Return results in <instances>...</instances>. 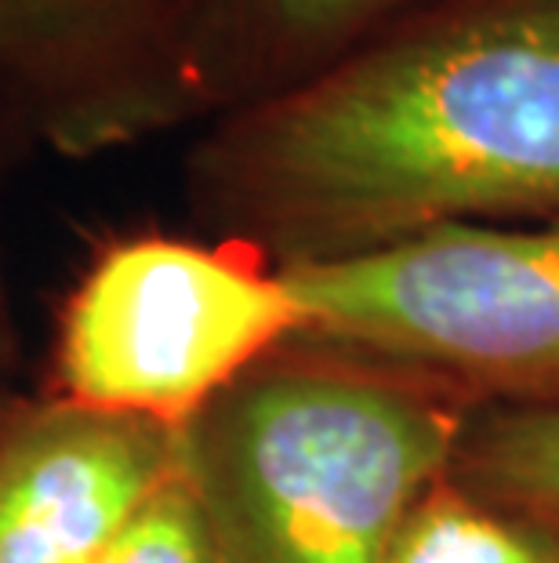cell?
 Wrapping results in <instances>:
<instances>
[{
	"label": "cell",
	"instance_id": "9c48e42d",
	"mask_svg": "<svg viewBox=\"0 0 559 563\" xmlns=\"http://www.w3.org/2000/svg\"><path fill=\"white\" fill-rule=\"evenodd\" d=\"M385 563H559V542L444 476L403 520Z\"/></svg>",
	"mask_w": 559,
	"mask_h": 563
},
{
	"label": "cell",
	"instance_id": "ba28073f",
	"mask_svg": "<svg viewBox=\"0 0 559 563\" xmlns=\"http://www.w3.org/2000/svg\"><path fill=\"white\" fill-rule=\"evenodd\" d=\"M447 476L559 542V411L480 407Z\"/></svg>",
	"mask_w": 559,
	"mask_h": 563
},
{
	"label": "cell",
	"instance_id": "30bf717a",
	"mask_svg": "<svg viewBox=\"0 0 559 563\" xmlns=\"http://www.w3.org/2000/svg\"><path fill=\"white\" fill-rule=\"evenodd\" d=\"M99 563H222L204 501L186 473V459Z\"/></svg>",
	"mask_w": 559,
	"mask_h": 563
},
{
	"label": "cell",
	"instance_id": "3957f363",
	"mask_svg": "<svg viewBox=\"0 0 559 563\" xmlns=\"http://www.w3.org/2000/svg\"><path fill=\"white\" fill-rule=\"evenodd\" d=\"M277 269L309 342L418 371L476 407L559 411V222L444 225Z\"/></svg>",
	"mask_w": 559,
	"mask_h": 563
},
{
	"label": "cell",
	"instance_id": "5b68a950",
	"mask_svg": "<svg viewBox=\"0 0 559 563\" xmlns=\"http://www.w3.org/2000/svg\"><path fill=\"white\" fill-rule=\"evenodd\" d=\"M211 0H0V135L66 157L211 110Z\"/></svg>",
	"mask_w": 559,
	"mask_h": 563
},
{
	"label": "cell",
	"instance_id": "52a82bcc",
	"mask_svg": "<svg viewBox=\"0 0 559 563\" xmlns=\"http://www.w3.org/2000/svg\"><path fill=\"white\" fill-rule=\"evenodd\" d=\"M378 4L385 0H211V110L266 99L353 52Z\"/></svg>",
	"mask_w": 559,
	"mask_h": 563
},
{
	"label": "cell",
	"instance_id": "8992f818",
	"mask_svg": "<svg viewBox=\"0 0 559 563\" xmlns=\"http://www.w3.org/2000/svg\"><path fill=\"white\" fill-rule=\"evenodd\" d=\"M182 465V433L47 400L0 418V563H99Z\"/></svg>",
	"mask_w": 559,
	"mask_h": 563
},
{
	"label": "cell",
	"instance_id": "277c9868",
	"mask_svg": "<svg viewBox=\"0 0 559 563\" xmlns=\"http://www.w3.org/2000/svg\"><path fill=\"white\" fill-rule=\"evenodd\" d=\"M305 331L291 284L258 251L131 236L105 247L69 295L58 397L182 433Z\"/></svg>",
	"mask_w": 559,
	"mask_h": 563
},
{
	"label": "cell",
	"instance_id": "7a4b0ae2",
	"mask_svg": "<svg viewBox=\"0 0 559 563\" xmlns=\"http://www.w3.org/2000/svg\"><path fill=\"white\" fill-rule=\"evenodd\" d=\"M389 361L299 339L182 429L222 563H385L472 415Z\"/></svg>",
	"mask_w": 559,
	"mask_h": 563
},
{
	"label": "cell",
	"instance_id": "8fae6325",
	"mask_svg": "<svg viewBox=\"0 0 559 563\" xmlns=\"http://www.w3.org/2000/svg\"><path fill=\"white\" fill-rule=\"evenodd\" d=\"M4 146H8V139H4V135H0V153H4Z\"/></svg>",
	"mask_w": 559,
	"mask_h": 563
},
{
	"label": "cell",
	"instance_id": "6da1fadb",
	"mask_svg": "<svg viewBox=\"0 0 559 563\" xmlns=\"http://www.w3.org/2000/svg\"><path fill=\"white\" fill-rule=\"evenodd\" d=\"M189 197L272 266L559 222V0H461L236 106Z\"/></svg>",
	"mask_w": 559,
	"mask_h": 563
}]
</instances>
